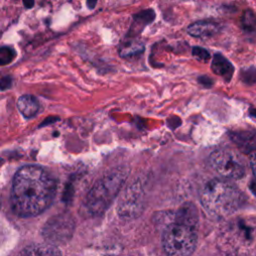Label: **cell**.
<instances>
[{"label": "cell", "mask_w": 256, "mask_h": 256, "mask_svg": "<svg viewBox=\"0 0 256 256\" xmlns=\"http://www.w3.org/2000/svg\"><path fill=\"white\" fill-rule=\"evenodd\" d=\"M57 184L45 169L36 165L21 167L14 175L11 207L20 217H33L44 212L53 202Z\"/></svg>", "instance_id": "obj_1"}, {"label": "cell", "mask_w": 256, "mask_h": 256, "mask_svg": "<svg viewBox=\"0 0 256 256\" xmlns=\"http://www.w3.org/2000/svg\"><path fill=\"white\" fill-rule=\"evenodd\" d=\"M200 201L211 216L224 219L243 207L245 195L233 183L227 180L213 179L201 189Z\"/></svg>", "instance_id": "obj_2"}, {"label": "cell", "mask_w": 256, "mask_h": 256, "mask_svg": "<svg viewBox=\"0 0 256 256\" xmlns=\"http://www.w3.org/2000/svg\"><path fill=\"white\" fill-rule=\"evenodd\" d=\"M256 244V216H238L225 222L217 236V246L226 256L246 255Z\"/></svg>", "instance_id": "obj_3"}, {"label": "cell", "mask_w": 256, "mask_h": 256, "mask_svg": "<svg viewBox=\"0 0 256 256\" xmlns=\"http://www.w3.org/2000/svg\"><path fill=\"white\" fill-rule=\"evenodd\" d=\"M127 175L128 171L124 167H119L100 178L83 201V213L89 217L99 216L104 213L120 191Z\"/></svg>", "instance_id": "obj_4"}, {"label": "cell", "mask_w": 256, "mask_h": 256, "mask_svg": "<svg viewBox=\"0 0 256 256\" xmlns=\"http://www.w3.org/2000/svg\"><path fill=\"white\" fill-rule=\"evenodd\" d=\"M162 244L167 256H190L197 244L195 227L179 222L169 224L163 232Z\"/></svg>", "instance_id": "obj_5"}, {"label": "cell", "mask_w": 256, "mask_h": 256, "mask_svg": "<svg viewBox=\"0 0 256 256\" xmlns=\"http://www.w3.org/2000/svg\"><path fill=\"white\" fill-rule=\"evenodd\" d=\"M75 221L68 212L52 216L42 228V237L46 243L58 246L67 243L73 235Z\"/></svg>", "instance_id": "obj_6"}, {"label": "cell", "mask_w": 256, "mask_h": 256, "mask_svg": "<svg viewBox=\"0 0 256 256\" xmlns=\"http://www.w3.org/2000/svg\"><path fill=\"white\" fill-rule=\"evenodd\" d=\"M209 163L218 174L227 179H239L245 174L243 160L236 152L227 148L212 152Z\"/></svg>", "instance_id": "obj_7"}, {"label": "cell", "mask_w": 256, "mask_h": 256, "mask_svg": "<svg viewBox=\"0 0 256 256\" xmlns=\"http://www.w3.org/2000/svg\"><path fill=\"white\" fill-rule=\"evenodd\" d=\"M142 194L139 187H130L126 190L119 202L118 211L122 217H133L141 211Z\"/></svg>", "instance_id": "obj_8"}, {"label": "cell", "mask_w": 256, "mask_h": 256, "mask_svg": "<svg viewBox=\"0 0 256 256\" xmlns=\"http://www.w3.org/2000/svg\"><path fill=\"white\" fill-rule=\"evenodd\" d=\"M156 18L155 11L153 9H144L132 15V23L125 37L137 38L142 31L151 24Z\"/></svg>", "instance_id": "obj_9"}, {"label": "cell", "mask_w": 256, "mask_h": 256, "mask_svg": "<svg viewBox=\"0 0 256 256\" xmlns=\"http://www.w3.org/2000/svg\"><path fill=\"white\" fill-rule=\"evenodd\" d=\"M222 29L221 23L214 20H199L192 23L188 28L187 32L192 37L207 38L214 36L219 33Z\"/></svg>", "instance_id": "obj_10"}, {"label": "cell", "mask_w": 256, "mask_h": 256, "mask_svg": "<svg viewBox=\"0 0 256 256\" xmlns=\"http://www.w3.org/2000/svg\"><path fill=\"white\" fill-rule=\"evenodd\" d=\"M232 141L244 152L249 153L256 150V130L236 129L229 133Z\"/></svg>", "instance_id": "obj_11"}, {"label": "cell", "mask_w": 256, "mask_h": 256, "mask_svg": "<svg viewBox=\"0 0 256 256\" xmlns=\"http://www.w3.org/2000/svg\"><path fill=\"white\" fill-rule=\"evenodd\" d=\"M211 70L215 74L221 76L226 82H229L234 74L235 68L233 64L221 53H215L212 58Z\"/></svg>", "instance_id": "obj_12"}, {"label": "cell", "mask_w": 256, "mask_h": 256, "mask_svg": "<svg viewBox=\"0 0 256 256\" xmlns=\"http://www.w3.org/2000/svg\"><path fill=\"white\" fill-rule=\"evenodd\" d=\"M18 256H62L57 246L51 244H32L23 248Z\"/></svg>", "instance_id": "obj_13"}, {"label": "cell", "mask_w": 256, "mask_h": 256, "mask_svg": "<svg viewBox=\"0 0 256 256\" xmlns=\"http://www.w3.org/2000/svg\"><path fill=\"white\" fill-rule=\"evenodd\" d=\"M144 51V44L137 40V38H127L124 37L119 45V55L122 58H128L132 56L139 55Z\"/></svg>", "instance_id": "obj_14"}, {"label": "cell", "mask_w": 256, "mask_h": 256, "mask_svg": "<svg viewBox=\"0 0 256 256\" xmlns=\"http://www.w3.org/2000/svg\"><path fill=\"white\" fill-rule=\"evenodd\" d=\"M17 107L21 114L26 118L35 116L40 108L39 101L32 95H22L17 101Z\"/></svg>", "instance_id": "obj_15"}, {"label": "cell", "mask_w": 256, "mask_h": 256, "mask_svg": "<svg viewBox=\"0 0 256 256\" xmlns=\"http://www.w3.org/2000/svg\"><path fill=\"white\" fill-rule=\"evenodd\" d=\"M197 211L192 205H188L184 208H182L177 213V220L175 222L183 223L192 227L196 226L197 223Z\"/></svg>", "instance_id": "obj_16"}, {"label": "cell", "mask_w": 256, "mask_h": 256, "mask_svg": "<svg viewBox=\"0 0 256 256\" xmlns=\"http://www.w3.org/2000/svg\"><path fill=\"white\" fill-rule=\"evenodd\" d=\"M241 27L247 33H253L256 31V14L250 10L246 9L241 17Z\"/></svg>", "instance_id": "obj_17"}, {"label": "cell", "mask_w": 256, "mask_h": 256, "mask_svg": "<svg viewBox=\"0 0 256 256\" xmlns=\"http://www.w3.org/2000/svg\"><path fill=\"white\" fill-rule=\"evenodd\" d=\"M16 57V51L11 46L0 47V66L10 64Z\"/></svg>", "instance_id": "obj_18"}, {"label": "cell", "mask_w": 256, "mask_h": 256, "mask_svg": "<svg viewBox=\"0 0 256 256\" xmlns=\"http://www.w3.org/2000/svg\"><path fill=\"white\" fill-rule=\"evenodd\" d=\"M240 79L247 85H252L256 83V67L250 66L248 68L241 69Z\"/></svg>", "instance_id": "obj_19"}, {"label": "cell", "mask_w": 256, "mask_h": 256, "mask_svg": "<svg viewBox=\"0 0 256 256\" xmlns=\"http://www.w3.org/2000/svg\"><path fill=\"white\" fill-rule=\"evenodd\" d=\"M192 55L198 59L199 61H203V62H206L210 59L211 55L209 53V51L203 47H200V46H194L192 48Z\"/></svg>", "instance_id": "obj_20"}, {"label": "cell", "mask_w": 256, "mask_h": 256, "mask_svg": "<svg viewBox=\"0 0 256 256\" xmlns=\"http://www.w3.org/2000/svg\"><path fill=\"white\" fill-rule=\"evenodd\" d=\"M197 80H198V83L199 84H201L202 86H204V87H206V88H209V87H211L212 85H213V79L212 78H210L209 76H207V75H201V76H199L198 78H197Z\"/></svg>", "instance_id": "obj_21"}, {"label": "cell", "mask_w": 256, "mask_h": 256, "mask_svg": "<svg viewBox=\"0 0 256 256\" xmlns=\"http://www.w3.org/2000/svg\"><path fill=\"white\" fill-rule=\"evenodd\" d=\"M12 85V78L10 76H4L0 79V90H7Z\"/></svg>", "instance_id": "obj_22"}, {"label": "cell", "mask_w": 256, "mask_h": 256, "mask_svg": "<svg viewBox=\"0 0 256 256\" xmlns=\"http://www.w3.org/2000/svg\"><path fill=\"white\" fill-rule=\"evenodd\" d=\"M249 161H250V166H251L253 175H254V177L256 178V150L253 151V152H251Z\"/></svg>", "instance_id": "obj_23"}, {"label": "cell", "mask_w": 256, "mask_h": 256, "mask_svg": "<svg viewBox=\"0 0 256 256\" xmlns=\"http://www.w3.org/2000/svg\"><path fill=\"white\" fill-rule=\"evenodd\" d=\"M97 4V0H86V5L89 9H94Z\"/></svg>", "instance_id": "obj_24"}, {"label": "cell", "mask_w": 256, "mask_h": 256, "mask_svg": "<svg viewBox=\"0 0 256 256\" xmlns=\"http://www.w3.org/2000/svg\"><path fill=\"white\" fill-rule=\"evenodd\" d=\"M23 5L27 8L30 9L34 6V0H23Z\"/></svg>", "instance_id": "obj_25"}, {"label": "cell", "mask_w": 256, "mask_h": 256, "mask_svg": "<svg viewBox=\"0 0 256 256\" xmlns=\"http://www.w3.org/2000/svg\"><path fill=\"white\" fill-rule=\"evenodd\" d=\"M251 114L253 115V117H256V109H252L251 110Z\"/></svg>", "instance_id": "obj_26"}, {"label": "cell", "mask_w": 256, "mask_h": 256, "mask_svg": "<svg viewBox=\"0 0 256 256\" xmlns=\"http://www.w3.org/2000/svg\"><path fill=\"white\" fill-rule=\"evenodd\" d=\"M1 163H2V160H1V159H0V165H1Z\"/></svg>", "instance_id": "obj_27"}]
</instances>
